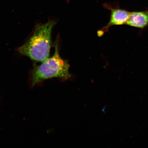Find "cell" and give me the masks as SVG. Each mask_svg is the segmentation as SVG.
<instances>
[{"instance_id": "3", "label": "cell", "mask_w": 148, "mask_h": 148, "mask_svg": "<svg viewBox=\"0 0 148 148\" xmlns=\"http://www.w3.org/2000/svg\"><path fill=\"white\" fill-rule=\"evenodd\" d=\"M111 13L110 21L103 30L107 32L109 28L114 25H126L130 16V12L119 8H110Z\"/></svg>"}, {"instance_id": "4", "label": "cell", "mask_w": 148, "mask_h": 148, "mask_svg": "<svg viewBox=\"0 0 148 148\" xmlns=\"http://www.w3.org/2000/svg\"><path fill=\"white\" fill-rule=\"evenodd\" d=\"M126 25L143 29L148 26V10L143 12H130Z\"/></svg>"}, {"instance_id": "1", "label": "cell", "mask_w": 148, "mask_h": 148, "mask_svg": "<svg viewBox=\"0 0 148 148\" xmlns=\"http://www.w3.org/2000/svg\"><path fill=\"white\" fill-rule=\"evenodd\" d=\"M55 24L54 20H49L45 24L36 25L30 38L18 48V52L37 62H42L49 58L51 33Z\"/></svg>"}, {"instance_id": "2", "label": "cell", "mask_w": 148, "mask_h": 148, "mask_svg": "<svg viewBox=\"0 0 148 148\" xmlns=\"http://www.w3.org/2000/svg\"><path fill=\"white\" fill-rule=\"evenodd\" d=\"M54 54L38 66L33 68L31 73V86L42 82L45 79L57 77L66 80L70 78L71 75L69 72V65L67 61L61 58L59 53L58 42L55 45Z\"/></svg>"}]
</instances>
